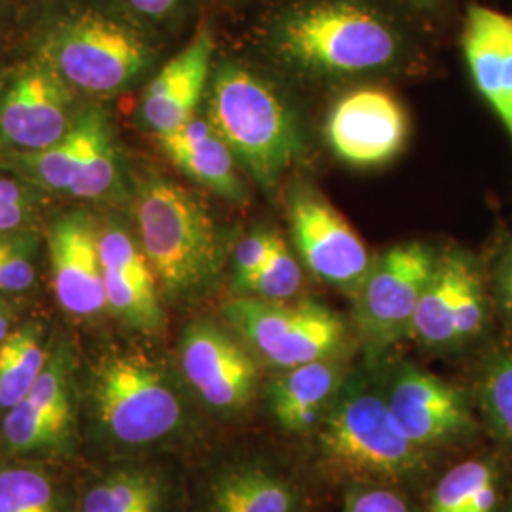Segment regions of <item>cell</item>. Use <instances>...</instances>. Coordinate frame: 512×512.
<instances>
[{
    "mask_svg": "<svg viewBox=\"0 0 512 512\" xmlns=\"http://www.w3.org/2000/svg\"><path fill=\"white\" fill-rule=\"evenodd\" d=\"M114 10L128 18L152 37L173 35L190 19L202 14V8L211 0H107Z\"/></svg>",
    "mask_w": 512,
    "mask_h": 512,
    "instance_id": "30",
    "label": "cell"
},
{
    "mask_svg": "<svg viewBox=\"0 0 512 512\" xmlns=\"http://www.w3.org/2000/svg\"><path fill=\"white\" fill-rule=\"evenodd\" d=\"M385 382V397L404 435L423 450L459 444L476 429L469 399L439 376L414 365L395 368Z\"/></svg>",
    "mask_w": 512,
    "mask_h": 512,
    "instance_id": "19",
    "label": "cell"
},
{
    "mask_svg": "<svg viewBox=\"0 0 512 512\" xmlns=\"http://www.w3.org/2000/svg\"><path fill=\"white\" fill-rule=\"evenodd\" d=\"M287 220L302 266L332 289L355 296L372 258L340 211L315 188L296 184L287 198Z\"/></svg>",
    "mask_w": 512,
    "mask_h": 512,
    "instance_id": "14",
    "label": "cell"
},
{
    "mask_svg": "<svg viewBox=\"0 0 512 512\" xmlns=\"http://www.w3.org/2000/svg\"><path fill=\"white\" fill-rule=\"evenodd\" d=\"M418 27L389 0H270L253 44L283 73L338 82L410 67L420 55Z\"/></svg>",
    "mask_w": 512,
    "mask_h": 512,
    "instance_id": "2",
    "label": "cell"
},
{
    "mask_svg": "<svg viewBox=\"0 0 512 512\" xmlns=\"http://www.w3.org/2000/svg\"><path fill=\"white\" fill-rule=\"evenodd\" d=\"M46 251L55 302L78 323L109 317L99 255V215L88 207L55 213L46 228Z\"/></svg>",
    "mask_w": 512,
    "mask_h": 512,
    "instance_id": "15",
    "label": "cell"
},
{
    "mask_svg": "<svg viewBox=\"0 0 512 512\" xmlns=\"http://www.w3.org/2000/svg\"><path fill=\"white\" fill-rule=\"evenodd\" d=\"M220 315L258 361L275 370L342 355L348 344L344 317L310 298L275 302L236 294L220 306Z\"/></svg>",
    "mask_w": 512,
    "mask_h": 512,
    "instance_id": "9",
    "label": "cell"
},
{
    "mask_svg": "<svg viewBox=\"0 0 512 512\" xmlns=\"http://www.w3.org/2000/svg\"><path fill=\"white\" fill-rule=\"evenodd\" d=\"M99 255L109 317L135 334L158 336L165 327L164 298L128 219L99 215Z\"/></svg>",
    "mask_w": 512,
    "mask_h": 512,
    "instance_id": "16",
    "label": "cell"
},
{
    "mask_svg": "<svg viewBox=\"0 0 512 512\" xmlns=\"http://www.w3.org/2000/svg\"><path fill=\"white\" fill-rule=\"evenodd\" d=\"M2 76H4V67H0V88H2Z\"/></svg>",
    "mask_w": 512,
    "mask_h": 512,
    "instance_id": "40",
    "label": "cell"
},
{
    "mask_svg": "<svg viewBox=\"0 0 512 512\" xmlns=\"http://www.w3.org/2000/svg\"><path fill=\"white\" fill-rule=\"evenodd\" d=\"M501 501V478L490 459L456 463L433 486L425 512H495Z\"/></svg>",
    "mask_w": 512,
    "mask_h": 512,
    "instance_id": "27",
    "label": "cell"
},
{
    "mask_svg": "<svg viewBox=\"0 0 512 512\" xmlns=\"http://www.w3.org/2000/svg\"><path fill=\"white\" fill-rule=\"evenodd\" d=\"M459 48L476 92L512 145V14L469 2L461 18Z\"/></svg>",
    "mask_w": 512,
    "mask_h": 512,
    "instance_id": "21",
    "label": "cell"
},
{
    "mask_svg": "<svg viewBox=\"0 0 512 512\" xmlns=\"http://www.w3.org/2000/svg\"><path fill=\"white\" fill-rule=\"evenodd\" d=\"M205 116L264 192H274L302 150V131L287 99L253 65L220 55L205 93Z\"/></svg>",
    "mask_w": 512,
    "mask_h": 512,
    "instance_id": "6",
    "label": "cell"
},
{
    "mask_svg": "<svg viewBox=\"0 0 512 512\" xmlns=\"http://www.w3.org/2000/svg\"><path fill=\"white\" fill-rule=\"evenodd\" d=\"M54 334L40 319L16 325L0 348V418L18 406L37 384L50 359Z\"/></svg>",
    "mask_w": 512,
    "mask_h": 512,
    "instance_id": "26",
    "label": "cell"
},
{
    "mask_svg": "<svg viewBox=\"0 0 512 512\" xmlns=\"http://www.w3.org/2000/svg\"><path fill=\"white\" fill-rule=\"evenodd\" d=\"M348 376L344 355L277 370L262 385V403L279 431L310 439L327 418Z\"/></svg>",
    "mask_w": 512,
    "mask_h": 512,
    "instance_id": "22",
    "label": "cell"
},
{
    "mask_svg": "<svg viewBox=\"0 0 512 512\" xmlns=\"http://www.w3.org/2000/svg\"><path fill=\"white\" fill-rule=\"evenodd\" d=\"M440 255L420 241L401 243L372 260L355 293L357 330L374 353L410 336L421 294L439 266Z\"/></svg>",
    "mask_w": 512,
    "mask_h": 512,
    "instance_id": "13",
    "label": "cell"
},
{
    "mask_svg": "<svg viewBox=\"0 0 512 512\" xmlns=\"http://www.w3.org/2000/svg\"><path fill=\"white\" fill-rule=\"evenodd\" d=\"M302 285V262L291 253L289 245L277 236L272 255L266 260V264L253 277L241 283L236 294L285 302L296 298L302 291Z\"/></svg>",
    "mask_w": 512,
    "mask_h": 512,
    "instance_id": "29",
    "label": "cell"
},
{
    "mask_svg": "<svg viewBox=\"0 0 512 512\" xmlns=\"http://www.w3.org/2000/svg\"><path fill=\"white\" fill-rule=\"evenodd\" d=\"M0 169L50 198L109 207L131 205L135 175L105 107L86 105L71 133L40 152L0 154Z\"/></svg>",
    "mask_w": 512,
    "mask_h": 512,
    "instance_id": "7",
    "label": "cell"
},
{
    "mask_svg": "<svg viewBox=\"0 0 512 512\" xmlns=\"http://www.w3.org/2000/svg\"><path fill=\"white\" fill-rule=\"evenodd\" d=\"M158 148L186 179L230 203H245L247 184L238 160L200 112L181 128L156 137Z\"/></svg>",
    "mask_w": 512,
    "mask_h": 512,
    "instance_id": "23",
    "label": "cell"
},
{
    "mask_svg": "<svg viewBox=\"0 0 512 512\" xmlns=\"http://www.w3.org/2000/svg\"><path fill=\"white\" fill-rule=\"evenodd\" d=\"M73 340L54 334L50 359L29 395L0 418V456L63 465L82 452L78 376Z\"/></svg>",
    "mask_w": 512,
    "mask_h": 512,
    "instance_id": "8",
    "label": "cell"
},
{
    "mask_svg": "<svg viewBox=\"0 0 512 512\" xmlns=\"http://www.w3.org/2000/svg\"><path fill=\"white\" fill-rule=\"evenodd\" d=\"M175 365L209 421L245 420L262 397L255 353L226 323L207 317L184 325Z\"/></svg>",
    "mask_w": 512,
    "mask_h": 512,
    "instance_id": "10",
    "label": "cell"
},
{
    "mask_svg": "<svg viewBox=\"0 0 512 512\" xmlns=\"http://www.w3.org/2000/svg\"><path fill=\"white\" fill-rule=\"evenodd\" d=\"M207 421L177 365L148 349L110 344L80 365V444L95 461L175 458L202 446Z\"/></svg>",
    "mask_w": 512,
    "mask_h": 512,
    "instance_id": "1",
    "label": "cell"
},
{
    "mask_svg": "<svg viewBox=\"0 0 512 512\" xmlns=\"http://www.w3.org/2000/svg\"><path fill=\"white\" fill-rule=\"evenodd\" d=\"M215 59V25L202 16L190 40L150 78L137 110L141 128L160 137L194 118L205 101Z\"/></svg>",
    "mask_w": 512,
    "mask_h": 512,
    "instance_id": "20",
    "label": "cell"
},
{
    "mask_svg": "<svg viewBox=\"0 0 512 512\" xmlns=\"http://www.w3.org/2000/svg\"><path fill=\"white\" fill-rule=\"evenodd\" d=\"M389 2L397 6L414 23L420 25L425 21L444 18L450 12L454 0H389Z\"/></svg>",
    "mask_w": 512,
    "mask_h": 512,
    "instance_id": "35",
    "label": "cell"
},
{
    "mask_svg": "<svg viewBox=\"0 0 512 512\" xmlns=\"http://www.w3.org/2000/svg\"><path fill=\"white\" fill-rule=\"evenodd\" d=\"M222 4H228V6H241V4H249V2H255V0H219Z\"/></svg>",
    "mask_w": 512,
    "mask_h": 512,
    "instance_id": "38",
    "label": "cell"
},
{
    "mask_svg": "<svg viewBox=\"0 0 512 512\" xmlns=\"http://www.w3.org/2000/svg\"><path fill=\"white\" fill-rule=\"evenodd\" d=\"M325 135L332 154L355 169L391 164L403 152L410 120L403 103L385 88L344 93L330 109Z\"/></svg>",
    "mask_w": 512,
    "mask_h": 512,
    "instance_id": "17",
    "label": "cell"
},
{
    "mask_svg": "<svg viewBox=\"0 0 512 512\" xmlns=\"http://www.w3.org/2000/svg\"><path fill=\"white\" fill-rule=\"evenodd\" d=\"M133 219L139 243L167 304H192L219 285L226 241L207 205L160 173L135 179Z\"/></svg>",
    "mask_w": 512,
    "mask_h": 512,
    "instance_id": "4",
    "label": "cell"
},
{
    "mask_svg": "<svg viewBox=\"0 0 512 512\" xmlns=\"http://www.w3.org/2000/svg\"><path fill=\"white\" fill-rule=\"evenodd\" d=\"M14 323H16L14 306L6 298H0V348H2L4 340L8 338V334L16 327Z\"/></svg>",
    "mask_w": 512,
    "mask_h": 512,
    "instance_id": "37",
    "label": "cell"
},
{
    "mask_svg": "<svg viewBox=\"0 0 512 512\" xmlns=\"http://www.w3.org/2000/svg\"><path fill=\"white\" fill-rule=\"evenodd\" d=\"M57 467L0 456V512H76V484Z\"/></svg>",
    "mask_w": 512,
    "mask_h": 512,
    "instance_id": "24",
    "label": "cell"
},
{
    "mask_svg": "<svg viewBox=\"0 0 512 512\" xmlns=\"http://www.w3.org/2000/svg\"><path fill=\"white\" fill-rule=\"evenodd\" d=\"M76 497V512H188V484L173 458L95 461Z\"/></svg>",
    "mask_w": 512,
    "mask_h": 512,
    "instance_id": "18",
    "label": "cell"
},
{
    "mask_svg": "<svg viewBox=\"0 0 512 512\" xmlns=\"http://www.w3.org/2000/svg\"><path fill=\"white\" fill-rule=\"evenodd\" d=\"M495 308L512 323V234H503L484 268Z\"/></svg>",
    "mask_w": 512,
    "mask_h": 512,
    "instance_id": "34",
    "label": "cell"
},
{
    "mask_svg": "<svg viewBox=\"0 0 512 512\" xmlns=\"http://www.w3.org/2000/svg\"><path fill=\"white\" fill-rule=\"evenodd\" d=\"M54 69L25 54L4 69L0 88V154L40 152L63 141L84 103Z\"/></svg>",
    "mask_w": 512,
    "mask_h": 512,
    "instance_id": "12",
    "label": "cell"
},
{
    "mask_svg": "<svg viewBox=\"0 0 512 512\" xmlns=\"http://www.w3.org/2000/svg\"><path fill=\"white\" fill-rule=\"evenodd\" d=\"M342 512H414V507L403 488L376 482H353L346 488Z\"/></svg>",
    "mask_w": 512,
    "mask_h": 512,
    "instance_id": "32",
    "label": "cell"
},
{
    "mask_svg": "<svg viewBox=\"0 0 512 512\" xmlns=\"http://www.w3.org/2000/svg\"><path fill=\"white\" fill-rule=\"evenodd\" d=\"M25 54L48 63L82 97H112L145 78L162 40L107 0H33L23 10Z\"/></svg>",
    "mask_w": 512,
    "mask_h": 512,
    "instance_id": "3",
    "label": "cell"
},
{
    "mask_svg": "<svg viewBox=\"0 0 512 512\" xmlns=\"http://www.w3.org/2000/svg\"><path fill=\"white\" fill-rule=\"evenodd\" d=\"M10 0H0V31H2V23H4V4Z\"/></svg>",
    "mask_w": 512,
    "mask_h": 512,
    "instance_id": "39",
    "label": "cell"
},
{
    "mask_svg": "<svg viewBox=\"0 0 512 512\" xmlns=\"http://www.w3.org/2000/svg\"><path fill=\"white\" fill-rule=\"evenodd\" d=\"M330 475L408 490L427 475L431 452L414 444L393 418L385 382L374 370L349 372L327 418L311 435Z\"/></svg>",
    "mask_w": 512,
    "mask_h": 512,
    "instance_id": "5",
    "label": "cell"
},
{
    "mask_svg": "<svg viewBox=\"0 0 512 512\" xmlns=\"http://www.w3.org/2000/svg\"><path fill=\"white\" fill-rule=\"evenodd\" d=\"M35 192L16 175L0 169V232L40 228L44 207L31 205Z\"/></svg>",
    "mask_w": 512,
    "mask_h": 512,
    "instance_id": "31",
    "label": "cell"
},
{
    "mask_svg": "<svg viewBox=\"0 0 512 512\" xmlns=\"http://www.w3.org/2000/svg\"><path fill=\"white\" fill-rule=\"evenodd\" d=\"M476 403L494 439L512 456V338L486 357L478 374Z\"/></svg>",
    "mask_w": 512,
    "mask_h": 512,
    "instance_id": "28",
    "label": "cell"
},
{
    "mask_svg": "<svg viewBox=\"0 0 512 512\" xmlns=\"http://www.w3.org/2000/svg\"><path fill=\"white\" fill-rule=\"evenodd\" d=\"M310 488L293 463L264 446H234L202 463L188 512H308Z\"/></svg>",
    "mask_w": 512,
    "mask_h": 512,
    "instance_id": "11",
    "label": "cell"
},
{
    "mask_svg": "<svg viewBox=\"0 0 512 512\" xmlns=\"http://www.w3.org/2000/svg\"><path fill=\"white\" fill-rule=\"evenodd\" d=\"M40 236H42L40 228H29V230H18V232H0V258L35 243L38 239H42Z\"/></svg>",
    "mask_w": 512,
    "mask_h": 512,
    "instance_id": "36",
    "label": "cell"
},
{
    "mask_svg": "<svg viewBox=\"0 0 512 512\" xmlns=\"http://www.w3.org/2000/svg\"><path fill=\"white\" fill-rule=\"evenodd\" d=\"M277 234L264 228H256L247 236L239 239L232 249V287L234 291L241 283H245L266 264L272 255Z\"/></svg>",
    "mask_w": 512,
    "mask_h": 512,
    "instance_id": "33",
    "label": "cell"
},
{
    "mask_svg": "<svg viewBox=\"0 0 512 512\" xmlns=\"http://www.w3.org/2000/svg\"><path fill=\"white\" fill-rule=\"evenodd\" d=\"M469 253L454 249L440 255L439 266L427 289L421 294L414 315L410 336L423 348L458 349L456 346V313H458L459 283Z\"/></svg>",
    "mask_w": 512,
    "mask_h": 512,
    "instance_id": "25",
    "label": "cell"
}]
</instances>
